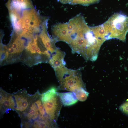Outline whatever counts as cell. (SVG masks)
Here are the masks:
<instances>
[{
	"label": "cell",
	"mask_w": 128,
	"mask_h": 128,
	"mask_svg": "<svg viewBox=\"0 0 128 128\" xmlns=\"http://www.w3.org/2000/svg\"><path fill=\"white\" fill-rule=\"evenodd\" d=\"M59 40L68 44L73 54L80 55L86 60L97 58L100 47L106 40L102 24L90 27L81 13L66 23H59L56 29Z\"/></svg>",
	"instance_id": "cell-1"
},
{
	"label": "cell",
	"mask_w": 128,
	"mask_h": 128,
	"mask_svg": "<svg viewBox=\"0 0 128 128\" xmlns=\"http://www.w3.org/2000/svg\"><path fill=\"white\" fill-rule=\"evenodd\" d=\"M63 65L54 71L59 85L58 89L74 92L82 88L85 89L82 77V68L76 70L68 69Z\"/></svg>",
	"instance_id": "cell-2"
},
{
	"label": "cell",
	"mask_w": 128,
	"mask_h": 128,
	"mask_svg": "<svg viewBox=\"0 0 128 128\" xmlns=\"http://www.w3.org/2000/svg\"><path fill=\"white\" fill-rule=\"evenodd\" d=\"M102 24L106 40L115 38L125 41L128 31V16L116 13Z\"/></svg>",
	"instance_id": "cell-3"
},
{
	"label": "cell",
	"mask_w": 128,
	"mask_h": 128,
	"mask_svg": "<svg viewBox=\"0 0 128 128\" xmlns=\"http://www.w3.org/2000/svg\"><path fill=\"white\" fill-rule=\"evenodd\" d=\"M57 89L52 87L41 94V98L46 114L52 122L56 123L63 105L58 95Z\"/></svg>",
	"instance_id": "cell-4"
},
{
	"label": "cell",
	"mask_w": 128,
	"mask_h": 128,
	"mask_svg": "<svg viewBox=\"0 0 128 128\" xmlns=\"http://www.w3.org/2000/svg\"><path fill=\"white\" fill-rule=\"evenodd\" d=\"M40 18L33 9L24 10L19 19L21 31L20 36L29 38L32 37L34 32H39L40 27L47 19L43 21Z\"/></svg>",
	"instance_id": "cell-5"
},
{
	"label": "cell",
	"mask_w": 128,
	"mask_h": 128,
	"mask_svg": "<svg viewBox=\"0 0 128 128\" xmlns=\"http://www.w3.org/2000/svg\"><path fill=\"white\" fill-rule=\"evenodd\" d=\"M10 109L15 111L20 116L28 109L33 96L28 94L27 91H18L13 94L8 93Z\"/></svg>",
	"instance_id": "cell-6"
},
{
	"label": "cell",
	"mask_w": 128,
	"mask_h": 128,
	"mask_svg": "<svg viewBox=\"0 0 128 128\" xmlns=\"http://www.w3.org/2000/svg\"><path fill=\"white\" fill-rule=\"evenodd\" d=\"M47 22L43 25L39 37L40 40L45 48L51 54H53L57 48L55 46L56 42L49 36L47 30Z\"/></svg>",
	"instance_id": "cell-7"
},
{
	"label": "cell",
	"mask_w": 128,
	"mask_h": 128,
	"mask_svg": "<svg viewBox=\"0 0 128 128\" xmlns=\"http://www.w3.org/2000/svg\"><path fill=\"white\" fill-rule=\"evenodd\" d=\"M65 53L57 48L56 51L51 55L48 63L55 69L63 65H65L64 58Z\"/></svg>",
	"instance_id": "cell-8"
},
{
	"label": "cell",
	"mask_w": 128,
	"mask_h": 128,
	"mask_svg": "<svg viewBox=\"0 0 128 128\" xmlns=\"http://www.w3.org/2000/svg\"><path fill=\"white\" fill-rule=\"evenodd\" d=\"M58 94L63 105L64 106H68L73 105L78 101V100L73 92H58Z\"/></svg>",
	"instance_id": "cell-9"
},
{
	"label": "cell",
	"mask_w": 128,
	"mask_h": 128,
	"mask_svg": "<svg viewBox=\"0 0 128 128\" xmlns=\"http://www.w3.org/2000/svg\"><path fill=\"white\" fill-rule=\"evenodd\" d=\"M0 113L2 116L10 109L8 93L0 89Z\"/></svg>",
	"instance_id": "cell-10"
},
{
	"label": "cell",
	"mask_w": 128,
	"mask_h": 128,
	"mask_svg": "<svg viewBox=\"0 0 128 128\" xmlns=\"http://www.w3.org/2000/svg\"><path fill=\"white\" fill-rule=\"evenodd\" d=\"M11 6L13 9L20 11L22 9H28L31 7L29 0H12Z\"/></svg>",
	"instance_id": "cell-11"
},
{
	"label": "cell",
	"mask_w": 128,
	"mask_h": 128,
	"mask_svg": "<svg viewBox=\"0 0 128 128\" xmlns=\"http://www.w3.org/2000/svg\"><path fill=\"white\" fill-rule=\"evenodd\" d=\"M63 4H69L72 5L79 4L84 6L98 3L100 0H57Z\"/></svg>",
	"instance_id": "cell-12"
},
{
	"label": "cell",
	"mask_w": 128,
	"mask_h": 128,
	"mask_svg": "<svg viewBox=\"0 0 128 128\" xmlns=\"http://www.w3.org/2000/svg\"><path fill=\"white\" fill-rule=\"evenodd\" d=\"M25 41L21 38L20 37H18L13 42L11 47H13L16 51L17 53L21 52L24 48Z\"/></svg>",
	"instance_id": "cell-13"
},
{
	"label": "cell",
	"mask_w": 128,
	"mask_h": 128,
	"mask_svg": "<svg viewBox=\"0 0 128 128\" xmlns=\"http://www.w3.org/2000/svg\"><path fill=\"white\" fill-rule=\"evenodd\" d=\"M37 37L36 36L33 39L29 41L26 48V50L32 54L36 53V50L38 46Z\"/></svg>",
	"instance_id": "cell-14"
},
{
	"label": "cell",
	"mask_w": 128,
	"mask_h": 128,
	"mask_svg": "<svg viewBox=\"0 0 128 128\" xmlns=\"http://www.w3.org/2000/svg\"><path fill=\"white\" fill-rule=\"evenodd\" d=\"M78 100L81 101H85L88 96L89 93L86 89L82 88L73 92Z\"/></svg>",
	"instance_id": "cell-15"
},
{
	"label": "cell",
	"mask_w": 128,
	"mask_h": 128,
	"mask_svg": "<svg viewBox=\"0 0 128 128\" xmlns=\"http://www.w3.org/2000/svg\"><path fill=\"white\" fill-rule=\"evenodd\" d=\"M120 109L124 113L128 115V101L122 104L120 106Z\"/></svg>",
	"instance_id": "cell-16"
},
{
	"label": "cell",
	"mask_w": 128,
	"mask_h": 128,
	"mask_svg": "<svg viewBox=\"0 0 128 128\" xmlns=\"http://www.w3.org/2000/svg\"><path fill=\"white\" fill-rule=\"evenodd\" d=\"M10 13H13V12H10ZM17 14H18V13H17Z\"/></svg>",
	"instance_id": "cell-17"
}]
</instances>
